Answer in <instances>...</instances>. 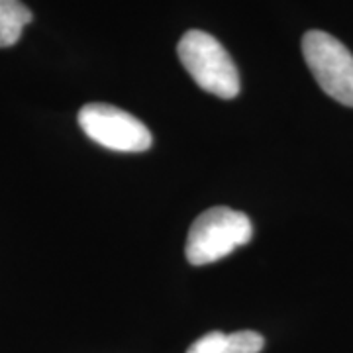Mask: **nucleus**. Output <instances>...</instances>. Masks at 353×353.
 <instances>
[{
	"instance_id": "nucleus-1",
	"label": "nucleus",
	"mask_w": 353,
	"mask_h": 353,
	"mask_svg": "<svg viewBox=\"0 0 353 353\" xmlns=\"http://www.w3.org/2000/svg\"><path fill=\"white\" fill-rule=\"evenodd\" d=\"M183 67L194 83L218 99L240 94V73L224 46L202 30H189L176 46Z\"/></svg>"
},
{
	"instance_id": "nucleus-2",
	"label": "nucleus",
	"mask_w": 353,
	"mask_h": 353,
	"mask_svg": "<svg viewBox=\"0 0 353 353\" xmlns=\"http://www.w3.org/2000/svg\"><path fill=\"white\" fill-rule=\"evenodd\" d=\"M253 224L243 212L228 206L204 210L189 230L187 259L190 265H210L252 241Z\"/></svg>"
},
{
	"instance_id": "nucleus-3",
	"label": "nucleus",
	"mask_w": 353,
	"mask_h": 353,
	"mask_svg": "<svg viewBox=\"0 0 353 353\" xmlns=\"http://www.w3.org/2000/svg\"><path fill=\"white\" fill-rule=\"evenodd\" d=\"M303 55L320 88L343 106L353 108V55L340 39L322 30L303 38Z\"/></svg>"
},
{
	"instance_id": "nucleus-4",
	"label": "nucleus",
	"mask_w": 353,
	"mask_h": 353,
	"mask_svg": "<svg viewBox=\"0 0 353 353\" xmlns=\"http://www.w3.org/2000/svg\"><path fill=\"white\" fill-rule=\"evenodd\" d=\"M79 126L94 143L122 153H141L152 148V132L126 110L92 102L79 110Z\"/></svg>"
},
{
	"instance_id": "nucleus-5",
	"label": "nucleus",
	"mask_w": 353,
	"mask_h": 353,
	"mask_svg": "<svg viewBox=\"0 0 353 353\" xmlns=\"http://www.w3.org/2000/svg\"><path fill=\"white\" fill-rule=\"evenodd\" d=\"M265 347L261 334L253 330H241L234 334L208 332L190 345L187 353H259Z\"/></svg>"
},
{
	"instance_id": "nucleus-6",
	"label": "nucleus",
	"mask_w": 353,
	"mask_h": 353,
	"mask_svg": "<svg viewBox=\"0 0 353 353\" xmlns=\"http://www.w3.org/2000/svg\"><path fill=\"white\" fill-rule=\"evenodd\" d=\"M32 22V12L22 0H0V48H12Z\"/></svg>"
}]
</instances>
